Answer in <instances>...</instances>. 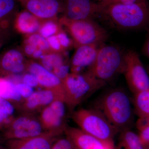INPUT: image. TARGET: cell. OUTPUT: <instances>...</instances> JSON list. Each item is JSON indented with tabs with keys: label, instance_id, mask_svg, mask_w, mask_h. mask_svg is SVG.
<instances>
[{
	"label": "cell",
	"instance_id": "cell-1",
	"mask_svg": "<svg viewBox=\"0 0 149 149\" xmlns=\"http://www.w3.org/2000/svg\"><path fill=\"white\" fill-rule=\"evenodd\" d=\"M102 15L120 29H139L149 23V7L146 1L132 4H114L102 8Z\"/></svg>",
	"mask_w": 149,
	"mask_h": 149
},
{
	"label": "cell",
	"instance_id": "cell-2",
	"mask_svg": "<svg viewBox=\"0 0 149 149\" xmlns=\"http://www.w3.org/2000/svg\"><path fill=\"white\" fill-rule=\"evenodd\" d=\"M101 111L109 122L119 131L129 129L133 120V111L130 98L120 89L106 94L100 103Z\"/></svg>",
	"mask_w": 149,
	"mask_h": 149
},
{
	"label": "cell",
	"instance_id": "cell-3",
	"mask_svg": "<svg viewBox=\"0 0 149 149\" xmlns=\"http://www.w3.org/2000/svg\"><path fill=\"white\" fill-rule=\"evenodd\" d=\"M65 92V102L67 108L73 112L85 99L105 85L89 72H70L62 81Z\"/></svg>",
	"mask_w": 149,
	"mask_h": 149
},
{
	"label": "cell",
	"instance_id": "cell-4",
	"mask_svg": "<svg viewBox=\"0 0 149 149\" xmlns=\"http://www.w3.org/2000/svg\"><path fill=\"white\" fill-rule=\"evenodd\" d=\"M124 54L116 46L102 45L95 58L86 72L104 82L123 72Z\"/></svg>",
	"mask_w": 149,
	"mask_h": 149
},
{
	"label": "cell",
	"instance_id": "cell-5",
	"mask_svg": "<svg viewBox=\"0 0 149 149\" xmlns=\"http://www.w3.org/2000/svg\"><path fill=\"white\" fill-rule=\"evenodd\" d=\"M72 120L81 130L102 141L113 142L119 130L98 110L81 109L72 112Z\"/></svg>",
	"mask_w": 149,
	"mask_h": 149
},
{
	"label": "cell",
	"instance_id": "cell-6",
	"mask_svg": "<svg viewBox=\"0 0 149 149\" xmlns=\"http://www.w3.org/2000/svg\"><path fill=\"white\" fill-rule=\"evenodd\" d=\"M60 22L69 33L76 47L86 45H102L108 37L106 30L92 19L71 20L63 16Z\"/></svg>",
	"mask_w": 149,
	"mask_h": 149
},
{
	"label": "cell",
	"instance_id": "cell-7",
	"mask_svg": "<svg viewBox=\"0 0 149 149\" xmlns=\"http://www.w3.org/2000/svg\"><path fill=\"white\" fill-rule=\"evenodd\" d=\"M128 87L135 95L149 90V77L137 53L129 50L124 54L123 72Z\"/></svg>",
	"mask_w": 149,
	"mask_h": 149
},
{
	"label": "cell",
	"instance_id": "cell-8",
	"mask_svg": "<svg viewBox=\"0 0 149 149\" xmlns=\"http://www.w3.org/2000/svg\"><path fill=\"white\" fill-rule=\"evenodd\" d=\"M46 132L35 115L22 113L14 118L1 135L6 141L21 140L40 136Z\"/></svg>",
	"mask_w": 149,
	"mask_h": 149
},
{
	"label": "cell",
	"instance_id": "cell-9",
	"mask_svg": "<svg viewBox=\"0 0 149 149\" xmlns=\"http://www.w3.org/2000/svg\"><path fill=\"white\" fill-rule=\"evenodd\" d=\"M26 71L35 75L40 86L52 91L58 98L65 102V97L63 83L53 72L35 62L27 63Z\"/></svg>",
	"mask_w": 149,
	"mask_h": 149
},
{
	"label": "cell",
	"instance_id": "cell-10",
	"mask_svg": "<svg viewBox=\"0 0 149 149\" xmlns=\"http://www.w3.org/2000/svg\"><path fill=\"white\" fill-rule=\"evenodd\" d=\"M102 7L100 3H93L91 0H65L63 11L64 17L71 20L92 19L100 14Z\"/></svg>",
	"mask_w": 149,
	"mask_h": 149
},
{
	"label": "cell",
	"instance_id": "cell-11",
	"mask_svg": "<svg viewBox=\"0 0 149 149\" xmlns=\"http://www.w3.org/2000/svg\"><path fill=\"white\" fill-rule=\"evenodd\" d=\"M37 18L43 21L55 18L58 14L63 10L59 0H16Z\"/></svg>",
	"mask_w": 149,
	"mask_h": 149
},
{
	"label": "cell",
	"instance_id": "cell-12",
	"mask_svg": "<svg viewBox=\"0 0 149 149\" xmlns=\"http://www.w3.org/2000/svg\"><path fill=\"white\" fill-rule=\"evenodd\" d=\"M62 133L47 131L42 135L25 139L6 141V149H51Z\"/></svg>",
	"mask_w": 149,
	"mask_h": 149
},
{
	"label": "cell",
	"instance_id": "cell-13",
	"mask_svg": "<svg viewBox=\"0 0 149 149\" xmlns=\"http://www.w3.org/2000/svg\"><path fill=\"white\" fill-rule=\"evenodd\" d=\"M64 133L77 149H113V142L102 141L79 128L67 125Z\"/></svg>",
	"mask_w": 149,
	"mask_h": 149
},
{
	"label": "cell",
	"instance_id": "cell-14",
	"mask_svg": "<svg viewBox=\"0 0 149 149\" xmlns=\"http://www.w3.org/2000/svg\"><path fill=\"white\" fill-rule=\"evenodd\" d=\"M27 63L21 51L10 49L0 56V76L19 75L26 70Z\"/></svg>",
	"mask_w": 149,
	"mask_h": 149
},
{
	"label": "cell",
	"instance_id": "cell-15",
	"mask_svg": "<svg viewBox=\"0 0 149 149\" xmlns=\"http://www.w3.org/2000/svg\"><path fill=\"white\" fill-rule=\"evenodd\" d=\"M57 100H61L50 90L45 89L37 91L34 92L29 97L24 99L17 109L22 113L35 115L36 113L40 112L43 109Z\"/></svg>",
	"mask_w": 149,
	"mask_h": 149
},
{
	"label": "cell",
	"instance_id": "cell-16",
	"mask_svg": "<svg viewBox=\"0 0 149 149\" xmlns=\"http://www.w3.org/2000/svg\"><path fill=\"white\" fill-rule=\"evenodd\" d=\"M100 46L92 45L77 47L70 62L71 72L82 73L86 68L87 71L95 60Z\"/></svg>",
	"mask_w": 149,
	"mask_h": 149
},
{
	"label": "cell",
	"instance_id": "cell-17",
	"mask_svg": "<svg viewBox=\"0 0 149 149\" xmlns=\"http://www.w3.org/2000/svg\"><path fill=\"white\" fill-rule=\"evenodd\" d=\"M38 118L46 131L59 132L63 134L67 126L65 119L60 117L49 105L41 111Z\"/></svg>",
	"mask_w": 149,
	"mask_h": 149
},
{
	"label": "cell",
	"instance_id": "cell-18",
	"mask_svg": "<svg viewBox=\"0 0 149 149\" xmlns=\"http://www.w3.org/2000/svg\"><path fill=\"white\" fill-rule=\"evenodd\" d=\"M42 22L44 21L25 10L17 14L15 27L20 33L32 35L38 32Z\"/></svg>",
	"mask_w": 149,
	"mask_h": 149
},
{
	"label": "cell",
	"instance_id": "cell-19",
	"mask_svg": "<svg viewBox=\"0 0 149 149\" xmlns=\"http://www.w3.org/2000/svg\"><path fill=\"white\" fill-rule=\"evenodd\" d=\"M16 0H0V28L8 31L16 8Z\"/></svg>",
	"mask_w": 149,
	"mask_h": 149
},
{
	"label": "cell",
	"instance_id": "cell-20",
	"mask_svg": "<svg viewBox=\"0 0 149 149\" xmlns=\"http://www.w3.org/2000/svg\"><path fill=\"white\" fill-rule=\"evenodd\" d=\"M121 131L120 143L123 149H145L139 135L129 129Z\"/></svg>",
	"mask_w": 149,
	"mask_h": 149
},
{
	"label": "cell",
	"instance_id": "cell-21",
	"mask_svg": "<svg viewBox=\"0 0 149 149\" xmlns=\"http://www.w3.org/2000/svg\"><path fill=\"white\" fill-rule=\"evenodd\" d=\"M134 95V106L139 117L149 116V90Z\"/></svg>",
	"mask_w": 149,
	"mask_h": 149
},
{
	"label": "cell",
	"instance_id": "cell-22",
	"mask_svg": "<svg viewBox=\"0 0 149 149\" xmlns=\"http://www.w3.org/2000/svg\"><path fill=\"white\" fill-rule=\"evenodd\" d=\"M40 64L46 69L52 72L55 68L67 64L65 62L62 56L55 53L45 54L40 59Z\"/></svg>",
	"mask_w": 149,
	"mask_h": 149
},
{
	"label": "cell",
	"instance_id": "cell-23",
	"mask_svg": "<svg viewBox=\"0 0 149 149\" xmlns=\"http://www.w3.org/2000/svg\"><path fill=\"white\" fill-rule=\"evenodd\" d=\"M136 127L144 146L149 145V116L139 117L136 122Z\"/></svg>",
	"mask_w": 149,
	"mask_h": 149
},
{
	"label": "cell",
	"instance_id": "cell-24",
	"mask_svg": "<svg viewBox=\"0 0 149 149\" xmlns=\"http://www.w3.org/2000/svg\"><path fill=\"white\" fill-rule=\"evenodd\" d=\"M60 31L59 27L57 24L53 19H50L43 22L38 32L41 36L47 39L57 35Z\"/></svg>",
	"mask_w": 149,
	"mask_h": 149
},
{
	"label": "cell",
	"instance_id": "cell-25",
	"mask_svg": "<svg viewBox=\"0 0 149 149\" xmlns=\"http://www.w3.org/2000/svg\"><path fill=\"white\" fill-rule=\"evenodd\" d=\"M25 42L35 46L45 52H49L51 49L47 39L39 34L35 33L30 35Z\"/></svg>",
	"mask_w": 149,
	"mask_h": 149
},
{
	"label": "cell",
	"instance_id": "cell-26",
	"mask_svg": "<svg viewBox=\"0 0 149 149\" xmlns=\"http://www.w3.org/2000/svg\"><path fill=\"white\" fill-rule=\"evenodd\" d=\"M49 106L60 117L64 119H66L67 107L64 101L61 100H56Z\"/></svg>",
	"mask_w": 149,
	"mask_h": 149
},
{
	"label": "cell",
	"instance_id": "cell-27",
	"mask_svg": "<svg viewBox=\"0 0 149 149\" xmlns=\"http://www.w3.org/2000/svg\"><path fill=\"white\" fill-rule=\"evenodd\" d=\"M51 149H77L73 143L66 136L59 138Z\"/></svg>",
	"mask_w": 149,
	"mask_h": 149
},
{
	"label": "cell",
	"instance_id": "cell-28",
	"mask_svg": "<svg viewBox=\"0 0 149 149\" xmlns=\"http://www.w3.org/2000/svg\"><path fill=\"white\" fill-rule=\"evenodd\" d=\"M15 85L19 93L24 100L29 97L35 92L33 88L22 82L15 83Z\"/></svg>",
	"mask_w": 149,
	"mask_h": 149
},
{
	"label": "cell",
	"instance_id": "cell-29",
	"mask_svg": "<svg viewBox=\"0 0 149 149\" xmlns=\"http://www.w3.org/2000/svg\"><path fill=\"white\" fill-rule=\"evenodd\" d=\"M70 70V65L65 64L54 70L53 72L62 81L69 74Z\"/></svg>",
	"mask_w": 149,
	"mask_h": 149
},
{
	"label": "cell",
	"instance_id": "cell-30",
	"mask_svg": "<svg viewBox=\"0 0 149 149\" xmlns=\"http://www.w3.org/2000/svg\"><path fill=\"white\" fill-rule=\"evenodd\" d=\"M22 83L33 88L40 86L36 77L29 72L24 74L22 77Z\"/></svg>",
	"mask_w": 149,
	"mask_h": 149
},
{
	"label": "cell",
	"instance_id": "cell-31",
	"mask_svg": "<svg viewBox=\"0 0 149 149\" xmlns=\"http://www.w3.org/2000/svg\"><path fill=\"white\" fill-rule=\"evenodd\" d=\"M56 35L63 49H65L69 47L71 44V40H70L66 33L62 30H61Z\"/></svg>",
	"mask_w": 149,
	"mask_h": 149
},
{
	"label": "cell",
	"instance_id": "cell-32",
	"mask_svg": "<svg viewBox=\"0 0 149 149\" xmlns=\"http://www.w3.org/2000/svg\"><path fill=\"white\" fill-rule=\"evenodd\" d=\"M47 39L51 49L56 52L63 50L56 35L49 37Z\"/></svg>",
	"mask_w": 149,
	"mask_h": 149
},
{
	"label": "cell",
	"instance_id": "cell-33",
	"mask_svg": "<svg viewBox=\"0 0 149 149\" xmlns=\"http://www.w3.org/2000/svg\"><path fill=\"white\" fill-rule=\"evenodd\" d=\"M146 0H107L103 3H100L102 8L114 4H132L140 3Z\"/></svg>",
	"mask_w": 149,
	"mask_h": 149
},
{
	"label": "cell",
	"instance_id": "cell-34",
	"mask_svg": "<svg viewBox=\"0 0 149 149\" xmlns=\"http://www.w3.org/2000/svg\"><path fill=\"white\" fill-rule=\"evenodd\" d=\"M37 49V47L33 45L25 42L24 43V52L27 56L32 57V55Z\"/></svg>",
	"mask_w": 149,
	"mask_h": 149
},
{
	"label": "cell",
	"instance_id": "cell-35",
	"mask_svg": "<svg viewBox=\"0 0 149 149\" xmlns=\"http://www.w3.org/2000/svg\"><path fill=\"white\" fill-rule=\"evenodd\" d=\"M8 31L3 30L0 28V47L2 46L7 37Z\"/></svg>",
	"mask_w": 149,
	"mask_h": 149
},
{
	"label": "cell",
	"instance_id": "cell-36",
	"mask_svg": "<svg viewBox=\"0 0 149 149\" xmlns=\"http://www.w3.org/2000/svg\"><path fill=\"white\" fill-rule=\"evenodd\" d=\"M45 52L40 49H37L33 54L32 57L36 59H40L44 55H45Z\"/></svg>",
	"mask_w": 149,
	"mask_h": 149
},
{
	"label": "cell",
	"instance_id": "cell-37",
	"mask_svg": "<svg viewBox=\"0 0 149 149\" xmlns=\"http://www.w3.org/2000/svg\"><path fill=\"white\" fill-rule=\"evenodd\" d=\"M143 52L144 54L149 58V36L144 44L143 48Z\"/></svg>",
	"mask_w": 149,
	"mask_h": 149
},
{
	"label": "cell",
	"instance_id": "cell-38",
	"mask_svg": "<svg viewBox=\"0 0 149 149\" xmlns=\"http://www.w3.org/2000/svg\"><path fill=\"white\" fill-rule=\"evenodd\" d=\"M6 141L3 137L2 135H0V149H6Z\"/></svg>",
	"mask_w": 149,
	"mask_h": 149
},
{
	"label": "cell",
	"instance_id": "cell-39",
	"mask_svg": "<svg viewBox=\"0 0 149 149\" xmlns=\"http://www.w3.org/2000/svg\"><path fill=\"white\" fill-rule=\"evenodd\" d=\"M4 128L3 126L2 125V124H1V122H0V130H3Z\"/></svg>",
	"mask_w": 149,
	"mask_h": 149
},
{
	"label": "cell",
	"instance_id": "cell-40",
	"mask_svg": "<svg viewBox=\"0 0 149 149\" xmlns=\"http://www.w3.org/2000/svg\"><path fill=\"white\" fill-rule=\"evenodd\" d=\"M100 3H103L107 1V0H98Z\"/></svg>",
	"mask_w": 149,
	"mask_h": 149
},
{
	"label": "cell",
	"instance_id": "cell-41",
	"mask_svg": "<svg viewBox=\"0 0 149 149\" xmlns=\"http://www.w3.org/2000/svg\"><path fill=\"white\" fill-rule=\"evenodd\" d=\"M144 147H145V149H149V145H147Z\"/></svg>",
	"mask_w": 149,
	"mask_h": 149
},
{
	"label": "cell",
	"instance_id": "cell-42",
	"mask_svg": "<svg viewBox=\"0 0 149 149\" xmlns=\"http://www.w3.org/2000/svg\"><path fill=\"white\" fill-rule=\"evenodd\" d=\"M0 99H1V97H0Z\"/></svg>",
	"mask_w": 149,
	"mask_h": 149
},
{
	"label": "cell",
	"instance_id": "cell-43",
	"mask_svg": "<svg viewBox=\"0 0 149 149\" xmlns=\"http://www.w3.org/2000/svg\"></svg>",
	"mask_w": 149,
	"mask_h": 149
}]
</instances>
